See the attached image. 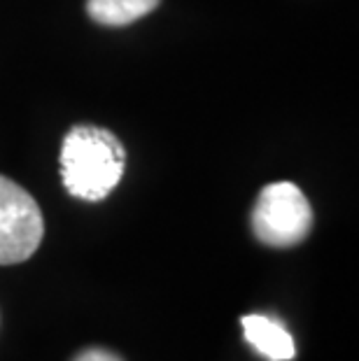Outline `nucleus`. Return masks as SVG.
Here are the masks:
<instances>
[{
	"instance_id": "39448f33",
	"label": "nucleus",
	"mask_w": 359,
	"mask_h": 361,
	"mask_svg": "<svg viewBox=\"0 0 359 361\" xmlns=\"http://www.w3.org/2000/svg\"><path fill=\"white\" fill-rule=\"evenodd\" d=\"M162 0H89V17L105 26H126L157 10Z\"/></svg>"
},
{
	"instance_id": "423d86ee",
	"label": "nucleus",
	"mask_w": 359,
	"mask_h": 361,
	"mask_svg": "<svg viewBox=\"0 0 359 361\" xmlns=\"http://www.w3.org/2000/svg\"><path fill=\"white\" fill-rule=\"evenodd\" d=\"M75 361H121V359L108 350H87V352H82Z\"/></svg>"
},
{
	"instance_id": "7ed1b4c3",
	"label": "nucleus",
	"mask_w": 359,
	"mask_h": 361,
	"mask_svg": "<svg viewBox=\"0 0 359 361\" xmlns=\"http://www.w3.org/2000/svg\"><path fill=\"white\" fill-rule=\"evenodd\" d=\"M42 212L21 184L0 175V266L21 264L40 247Z\"/></svg>"
},
{
	"instance_id": "f257e3e1",
	"label": "nucleus",
	"mask_w": 359,
	"mask_h": 361,
	"mask_svg": "<svg viewBox=\"0 0 359 361\" xmlns=\"http://www.w3.org/2000/svg\"><path fill=\"white\" fill-rule=\"evenodd\" d=\"M126 168L119 137L98 126H75L61 145V178L68 194L80 201H103L112 194Z\"/></svg>"
},
{
	"instance_id": "20e7f679",
	"label": "nucleus",
	"mask_w": 359,
	"mask_h": 361,
	"mask_svg": "<svg viewBox=\"0 0 359 361\" xmlns=\"http://www.w3.org/2000/svg\"><path fill=\"white\" fill-rule=\"evenodd\" d=\"M241 324H243V334H245V341L259 355H264L269 361L294 359L296 355L294 338L278 319L266 317V314H245Z\"/></svg>"
},
{
	"instance_id": "f03ea898",
	"label": "nucleus",
	"mask_w": 359,
	"mask_h": 361,
	"mask_svg": "<svg viewBox=\"0 0 359 361\" xmlns=\"http://www.w3.org/2000/svg\"><path fill=\"white\" fill-rule=\"evenodd\" d=\"M312 228V207L292 182H273L259 194L252 210V231L264 245L292 247Z\"/></svg>"
}]
</instances>
